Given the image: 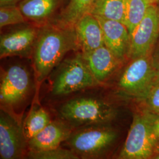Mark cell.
I'll return each instance as SVG.
<instances>
[{"instance_id": "cell-1", "label": "cell", "mask_w": 159, "mask_h": 159, "mask_svg": "<svg viewBox=\"0 0 159 159\" xmlns=\"http://www.w3.org/2000/svg\"><path fill=\"white\" fill-rule=\"evenodd\" d=\"M79 50L74 26L51 21L40 27L32 55L37 83L46 79L70 51Z\"/></svg>"}, {"instance_id": "cell-2", "label": "cell", "mask_w": 159, "mask_h": 159, "mask_svg": "<svg viewBox=\"0 0 159 159\" xmlns=\"http://www.w3.org/2000/svg\"><path fill=\"white\" fill-rule=\"evenodd\" d=\"M157 115L145 109L134 114L119 159H148L153 156L158 142L154 136L153 125Z\"/></svg>"}, {"instance_id": "cell-3", "label": "cell", "mask_w": 159, "mask_h": 159, "mask_svg": "<svg viewBox=\"0 0 159 159\" xmlns=\"http://www.w3.org/2000/svg\"><path fill=\"white\" fill-rule=\"evenodd\" d=\"M63 119L72 125L107 124L115 119L117 110L102 100L94 97H80L64 103L60 108Z\"/></svg>"}, {"instance_id": "cell-4", "label": "cell", "mask_w": 159, "mask_h": 159, "mask_svg": "<svg viewBox=\"0 0 159 159\" xmlns=\"http://www.w3.org/2000/svg\"><path fill=\"white\" fill-rule=\"evenodd\" d=\"M98 84L82 53L78 52L61 64L54 80L51 92L54 96H65Z\"/></svg>"}, {"instance_id": "cell-5", "label": "cell", "mask_w": 159, "mask_h": 159, "mask_svg": "<svg viewBox=\"0 0 159 159\" xmlns=\"http://www.w3.org/2000/svg\"><path fill=\"white\" fill-rule=\"evenodd\" d=\"M156 74L152 56L131 60L121 74L118 87L126 96L141 101L153 87Z\"/></svg>"}, {"instance_id": "cell-6", "label": "cell", "mask_w": 159, "mask_h": 159, "mask_svg": "<svg viewBox=\"0 0 159 159\" xmlns=\"http://www.w3.org/2000/svg\"><path fill=\"white\" fill-rule=\"evenodd\" d=\"M102 125H87V127L72 133L67 141L79 158L96 157L115 141L117 133Z\"/></svg>"}, {"instance_id": "cell-7", "label": "cell", "mask_w": 159, "mask_h": 159, "mask_svg": "<svg viewBox=\"0 0 159 159\" xmlns=\"http://www.w3.org/2000/svg\"><path fill=\"white\" fill-rule=\"evenodd\" d=\"M159 38V11L157 4H153L131 34L129 58L133 60L152 55Z\"/></svg>"}, {"instance_id": "cell-8", "label": "cell", "mask_w": 159, "mask_h": 159, "mask_svg": "<svg viewBox=\"0 0 159 159\" xmlns=\"http://www.w3.org/2000/svg\"><path fill=\"white\" fill-rule=\"evenodd\" d=\"M29 148L21 125L16 118L4 108L0 115V158L1 159H21Z\"/></svg>"}, {"instance_id": "cell-9", "label": "cell", "mask_w": 159, "mask_h": 159, "mask_svg": "<svg viewBox=\"0 0 159 159\" xmlns=\"http://www.w3.org/2000/svg\"><path fill=\"white\" fill-rule=\"evenodd\" d=\"M29 71L21 65H12L1 76L0 102L3 108H12L23 102L29 94Z\"/></svg>"}, {"instance_id": "cell-10", "label": "cell", "mask_w": 159, "mask_h": 159, "mask_svg": "<svg viewBox=\"0 0 159 159\" xmlns=\"http://www.w3.org/2000/svg\"><path fill=\"white\" fill-rule=\"evenodd\" d=\"M39 27L29 25L14 30L0 37V57H28L33 55Z\"/></svg>"}, {"instance_id": "cell-11", "label": "cell", "mask_w": 159, "mask_h": 159, "mask_svg": "<svg viewBox=\"0 0 159 159\" xmlns=\"http://www.w3.org/2000/svg\"><path fill=\"white\" fill-rule=\"evenodd\" d=\"M101 25L104 45L122 63L129 58L130 34L124 23L96 17Z\"/></svg>"}, {"instance_id": "cell-12", "label": "cell", "mask_w": 159, "mask_h": 159, "mask_svg": "<svg viewBox=\"0 0 159 159\" xmlns=\"http://www.w3.org/2000/svg\"><path fill=\"white\" fill-rule=\"evenodd\" d=\"M78 43L82 53H87L104 45L102 29L96 16L88 12L74 25Z\"/></svg>"}, {"instance_id": "cell-13", "label": "cell", "mask_w": 159, "mask_h": 159, "mask_svg": "<svg viewBox=\"0 0 159 159\" xmlns=\"http://www.w3.org/2000/svg\"><path fill=\"white\" fill-rule=\"evenodd\" d=\"M72 134L70 125L61 120L51 121L28 142L29 151H41L58 148Z\"/></svg>"}, {"instance_id": "cell-14", "label": "cell", "mask_w": 159, "mask_h": 159, "mask_svg": "<svg viewBox=\"0 0 159 159\" xmlns=\"http://www.w3.org/2000/svg\"><path fill=\"white\" fill-rule=\"evenodd\" d=\"M82 54L93 76L100 84L108 79L122 63L105 45Z\"/></svg>"}, {"instance_id": "cell-15", "label": "cell", "mask_w": 159, "mask_h": 159, "mask_svg": "<svg viewBox=\"0 0 159 159\" xmlns=\"http://www.w3.org/2000/svg\"><path fill=\"white\" fill-rule=\"evenodd\" d=\"M63 0H22L18 7L27 21L39 27L50 23Z\"/></svg>"}, {"instance_id": "cell-16", "label": "cell", "mask_w": 159, "mask_h": 159, "mask_svg": "<svg viewBox=\"0 0 159 159\" xmlns=\"http://www.w3.org/2000/svg\"><path fill=\"white\" fill-rule=\"evenodd\" d=\"M125 0H96L90 13L107 20L125 22Z\"/></svg>"}, {"instance_id": "cell-17", "label": "cell", "mask_w": 159, "mask_h": 159, "mask_svg": "<svg viewBox=\"0 0 159 159\" xmlns=\"http://www.w3.org/2000/svg\"><path fill=\"white\" fill-rule=\"evenodd\" d=\"M96 0H70L54 21L63 25L74 26L81 17L89 12Z\"/></svg>"}, {"instance_id": "cell-18", "label": "cell", "mask_w": 159, "mask_h": 159, "mask_svg": "<svg viewBox=\"0 0 159 159\" xmlns=\"http://www.w3.org/2000/svg\"><path fill=\"white\" fill-rule=\"evenodd\" d=\"M156 4L154 0H125V22L130 34L146 16L149 7Z\"/></svg>"}, {"instance_id": "cell-19", "label": "cell", "mask_w": 159, "mask_h": 159, "mask_svg": "<svg viewBox=\"0 0 159 159\" xmlns=\"http://www.w3.org/2000/svg\"><path fill=\"white\" fill-rule=\"evenodd\" d=\"M50 114L41 107H34L29 113L23 125L24 134L28 142L43 130L51 122Z\"/></svg>"}, {"instance_id": "cell-20", "label": "cell", "mask_w": 159, "mask_h": 159, "mask_svg": "<svg viewBox=\"0 0 159 159\" xmlns=\"http://www.w3.org/2000/svg\"><path fill=\"white\" fill-rule=\"evenodd\" d=\"M18 5L2 6L0 7V27L20 24L26 22Z\"/></svg>"}, {"instance_id": "cell-21", "label": "cell", "mask_w": 159, "mask_h": 159, "mask_svg": "<svg viewBox=\"0 0 159 159\" xmlns=\"http://www.w3.org/2000/svg\"><path fill=\"white\" fill-rule=\"evenodd\" d=\"M27 156L29 159H79V157L71 149L68 150L59 147L46 150L29 151Z\"/></svg>"}, {"instance_id": "cell-22", "label": "cell", "mask_w": 159, "mask_h": 159, "mask_svg": "<svg viewBox=\"0 0 159 159\" xmlns=\"http://www.w3.org/2000/svg\"><path fill=\"white\" fill-rule=\"evenodd\" d=\"M141 102L144 104L145 110L153 113L159 114V83L154 85Z\"/></svg>"}, {"instance_id": "cell-23", "label": "cell", "mask_w": 159, "mask_h": 159, "mask_svg": "<svg viewBox=\"0 0 159 159\" xmlns=\"http://www.w3.org/2000/svg\"><path fill=\"white\" fill-rule=\"evenodd\" d=\"M152 56L153 58L154 66L155 68H157L159 66V38L156 46L154 47Z\"/></svg>"}, {"instance_id": "cell-24", "label": "cell", "mask_w": 159, "mask_h": 159, "mask_svg": "<svg viewBox=\"0 0 159 159\" xmlns=\"http://www.w3.org/2000/svg\"><path fill=\"white\" fill-rule=\"evenodd\" d=\"M154 136L157 142L159 141V115L158 114L154 120L153 125Z\"/></svg>"}, {"instance_id": "cell-25", "label": "cell", "mask_w": 159, "mask_h": 159, "mask_svg": "<svg viewBox=\"0 0 159 159\" xmlns=\"http://www.w3.org/2000/svg\"><path fill=\"white\" fill-rule=\"evenodd\" d=\"M22 0H0V7L16 5Z\"/></svg>"}, {"instance_id": "cell-26", "label": "cell", "mask_w": 159, "mask_h": 159, "mask_svg": "<svg viewBox=\"0 0 159 159\" xmlns=\"http://www.w3.org/2000/svg\"><path fill=\"white\" fill-rule=\"evenodd\" d=\"M159 83V66L156 68V74L155 77V79L154 81V85H156Z\"/></svg>"}, {"instance_id": "cell-27", "label": "cell", "mask_w": 159, "mask_h": 159, "mask_svg": "<svg viewBox=\"0 0 159 159\" xmlns=\"http://www.w3.org/2000/svg\"><path fill=\"white\" fill-rule=\"evenodd\" d=\"M153 158H154V159H159V154H157L156 156H154V157H153Z\"/></svg>"}, {"instance_id": "cell-28", "label": "cell", "mask_w": 159, "mask_h": 159, "mask_svg": "<svg viewBox=\"0 0 159 159\" xmlns=\"http://www.w3.org/2000/svg\"><path fill=\"white\" fill-rule=\"evenodd\" d=\"M157 4V8H158V11H159V1L156 4Z\"/></svg>"}, {"instance_id": "cell-29", "label": "cell", "mask_w": 159, "mask_h": 159, "mask_svg": "<svg viewBox=\"0 0 159 159\" xmlns=\"http://www.w3.org/2000/svg\"><path fill=\"white\" fill-rule=\"evenodd\" d=\"M154 1L155 2L156 4H157V0H154Z\"/></svg>"}, {"instance_id": "cell-30", "label": "cell", "mask_w": 159, "mask_h": 159, "mask_svg": "<svg viewBox=\"0 0 159 159\" xmlns=\"http://www.w3.org/2000/svg\"><path fill=\"white\" fill-rule=\"evenodd\" d=\"M159 0H157V2H159Z\"/></svg>"}]
</instances>
